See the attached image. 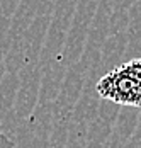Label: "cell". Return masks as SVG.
Here are the masks:
<instances>
[{"mask_svg": "<svg viewBox=\"0 0 141 148\" xmlns=\"http://www.w3.org/2000/svg\"><path fill=\"white\" fill-rule=\"evenodd\" d=\"M95 90L105 101L141 109V82L127 70L126 65L107 72L97 82Z\"/></svg>", "mask_w": 141, "mask_h": 148, "instance_id": "cell-1", "label": "cell"}, {"mask_svg": "<svg viewBox=\"0 0 141 148\" xmlns=\"http://www.w3.org/2000/svg\"><path fill=\"white\" fill-rule=\"evenodd\" d=\"M0 148H14V141L9 136L0 133Z\"/></svg>", "mask_w": 141, "mask_h": 148, "instance_id": "cell-2", "label": "cell"}]
</instances>
